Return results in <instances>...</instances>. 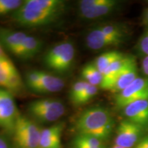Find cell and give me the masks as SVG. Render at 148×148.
Listing matches in <instances>:
<instances>
[{"instance_id": "36", "label": "cell", "mask_w": 148, "mask_h": 148, "mask_svg": "<svg viewBox=\"0 0 148 148\" xmlns=\"http://www.w3.org/2000/svg\"><path fill=\"white\" fill-rule=\"evenodd\" d=\"M111 148H125V147H119V146H117V145H114L113 147H111Z\"/></svg>"}, {"instance_id": "22", "label": "cell", "mask_w": 148, "mask_h": 148, "mask_svg": "<svg viewBox=\"0 0 148 148\" xmlns=\"http://www.w3.org/2000/svg\"><path fill=\"white\" fill-rule=\"evenodd\" d=\"M73 143L77 144L85 147H101L104 146L103 140L98 139L97 138L92 136H84V135L77 134L73 140Z\"/></svg>"}, {"instance_id": "17", "label": "cell", "mask_w": 148, "mask_h": 148, "mask_svg": "<svg viewBox=\"0 0 148 148\" xmlns=\"http://www.w3.org/2000/svg\"><path fill=\"white\" fill-rule=\"evenodd\" d=\"M42 47L41 40L33 36L27 35L15 56L23 60H28L38 54Z\"/></svg>"}, {"instance_id": "14", "label": "cell", "mask_w": 148, "mask_h": 148, "mask_svg": "<svg viewBox=\"0 0 148 148\" xmlns=\"http://www.w3.org/2000/svg\"><path fill=\"white\" fill-rule=\"evenodd\" d=\"M86 44L92 50H100L110 46L118 45L121 42L107 36L97 27L88 32L86 38Z\"/></svg>"}, {"instance_id": "4", "label": "cell", "mask_w": 148, "mask_h": 148, "mask_svg": "<svg viewBox=\"0 0 148 148\" xmlns=\"http://www.w3.org/2000/svg\"><path fill=\"white\" fill-rule=\"evenodd\" d=\"M41 130L32 120L19 114L13 132L18 148H40Z\"/></svg>"}, {"instance_id": "3", "label": "cell", "mask_w": 148, "mask_h": 148, "mask_svg": "<svg viewBox=\"0 0 148 148\" xmlns=\"http://www.w3.org/2000/svg\"><path fill=\"white\" fill-rule=\"evenodd\" d=\"M75 49L69 41L59 42L47 51L44 62L48 68L58 73L67 71L75 58Z\"/></svg>"}, {"instance_id": "6", "label": "cell", "mask_w": 148, "mask_h": 148, "mask_svg": "<svg viewBox=\"0 0 148 148\" xmlns=\"http://www.w3.org/2000/svg\"><path fill=\"white\" fill-rule=\"evenodd\" d=\"M119 4L116 0H82L78 3L79 14L85 19H95L113 12Z\"/></svg>"}, {"instance_id": "16", "label": "cell", "mask_w": 148, "mask_h": 148, "mask_svg": "<svg viewBox=\"0 0 148 148\" xmlns=\"http://www.w3.org/2000/svg\"><path fill=\"white\" fill-rule=\"evenodd\" d=\"M27 36V34L19 31L0 27V41L8 51L14 55Z\"/></svg>"}, {"instance_id": "9", "label": "cell", "mask_w": 148, "mask_h": 148, "mask_svg": "<svg viewBox=\"0 0 148 148\" xmlns=\"http://www.w3.org/2000/svg\"><path fill=\"white\" fill-rule=\"evenodd\" d=\"M142 127L128 119L123 120L116 130L115 145L125 148H132L139 140Z\"/></svg>"}, {"instance_id": "30", "label": "cell", "mask_w": 148, "mask_h": 148, "mask_svg": "<svg viewBox=\"0 0 148 148\" xmlns=\"http://www.w3.org/2000/svg\"><path fill=\"white\" fill-rule=\"evenodd\" d=\"M135 148H148V136H145L138 143Z\"/></svg>"}, {"instance_id": "1", "label": "cell", "mask_w": 148, "mask_h": 148, "mask_svg": "<svg viewBox=\"0 0 148 148\" xmlns=\"http://www.w3.org/2000/svg\"><path fill=\"white\" fill-rule=\"evenodd\" d=\"M65 10L62 0H25L12 13L14 22L23 27H42L58 19Z\"/></svg>"}, {"instance_id": "23", "label": "cell", "mask_w": 148, "mask_h": 148, "mask_svg": "<svg viewBox=\"0 0 148 148\" xmlns=\"http://www.w3.org/2000/svg\"><path fill=\"white\" fill-rule=\"evenodd\" d=\"M21 0H0V16L14 12L23 4Z\"/></svg>"}, {"instance_id": "8", "label": "cell", "mask_w": 148, "mask_h": 148, "mask_svg": "<svg viewBox=\"0 0 148 148\" xmlns=\"http://www.w3.org/2000/svg\"><path fill=\"white\" fill-rule=\"evenodd\" d=\"M148 99V77H137L115 97V105L118 108H124L134 101Z\"/></svg>"}, {"instance_id": "10", "label": "cell", "mask_w": 148, "mask_h": 148, "mask_svg": "<svg viewBox=\"0 0 148 148\" xmlns=\"http://www.w3.org/2000/svg\"><path fill=\"white\" fill-rule=\"evenodd\" d=\"M123 112L129 121L141 127L148 125V99L130 103L123 108Z\"/></svg>"}, {"instance_id": "34", "label": "cell", "mask_w": 148, "mask_h": 148, "mask_svg": "<svg viewBox=\"0 0 148 148\" xmlns=\"http://www.w3.org/2000/svg\"><path fill=\"white\" fill-rule=\"evenodd\" d=\"M144 19H145V21L148 24V9L146 10L145 14H144Z\"/></svg>"}, {"instance_id": "2", "label": "cell", "mask_w": 148, "mask_h": 148, "mask_svg": "<svg viewBox=\"0 0 148 148\" xmlns=\"http://www.w3.org/2000/svg\"><path fill=\"white\" fill-rule=\"evenodd\" d=\"M114 119L106 108L94 106L86 109L75 121L77 134L92 136L104 140L112 134Z\"/></svg>"}, {"instance_id": "26", "label": "cell", "mask_w": 148, "mask_h": 148, "mask_svg": "<svg viewBox=\"0 0 148 148\" xmlns=\"http://www.w3.org/2000/svg\"><path fill=\"white\" fill-rule=\"evenodd\" d=\"M98 92L97 86H94V85L87 84L86 88L82 92V95H80L79 99L77 100L75 106H79V105L84 104L87 103L88 101H90L92 97H94L96 95V94Z\"/></svg>"}, {"instance_id": "19", "label": "cell", "mask_w": 148, "mask_h": 148, "mask_svg": "<svg viewBox=\"0 0 148 148\" xmlns=\"http://www.w3.org/2000/svg\"><path fill=\"white\" fill-rule=\"evenodd\" d=\"M82 76L85 82L94 86H100L103 79V74L97 69L93 64L88 63L82 68Z\"/></svg>"}, {"instance_id": "35", "label": "cell", "mask_w": 148, "mask_h": 148, "mask_svg": "<svg viewBox=\"0 0 148 148\" xmlns=\"http://www.w3.org/2000/svg\"><path fill=\"white\" fill-rule=\"evenodd\" d=\"M142 71H143V73L145 74V75L148 76V66H146V67H142Z\"/></svg>"}, {"instance_id": "31", "label": "cell", "mask_w": 148, "mask_h": 148, "mask_svg": "<svg viewBox=\"0 0 148 148\" xmlns=\"http://www.w3.org/2000/svg\"><path fill=\"white\" fill-rule=\"evenodd\" d=\"M146 66H148V56L143 58L142 62V67H146Z\"/></svg>"}, {"instance_id": "29", "label": "cell", "mask_w": 148, "mask_h": 148, "mask_svg": "<svg viewBox=\"0 0 148 148\" xmlns=\"http://www.w3.org/2000/svg\"><path fill=\"white\" fill-rule=\"evenodd\" d=\"M0 148H12L6 138L0 134Z\"/></svg>"}, {"instance_id": "27", "label": "cell", "mask_w": 148, "mask_h": 148, "mask_svg": "<svg viewBox=\"0 0 148 148\" xmlns=\"http://www.w3.org/2000/svg\"><path fill=\"white\" fill-rule=\"evenodd\" d=\"M137 47L140 54L145 56H148V30L144 32L140 37Z\"/></svg>"}, {"instance_id": "11", "label": "cell", "mask_w": 148, "mask_h": 148, "mask_svg": "<svg viewBox=\"0 0 148 148\" xmlns=\"http://www.w3.org/2000/svg\"><path fill=\"white\" fill-rule=\"evenodd\" d=\"M133 58L134 57L132 56H123L121 59L112 62L103 72V79L99 86L103 90H110L116 77Z\"/></svg>"}, {"instance_id": "21", "label": "cell", "mask_w": 148, "mask_h": 148, "mask_svg": "<svg viewBox=\"0 0 148 148\" xmlns=\"http://www.w3.org/2000/svg\"><path fill=\"white\" fill-rule=\"evenodd\" d=\"M16 69L8 56L0 57V87L5 88L11 73Z\"/></svg>"}, {"instance_id": "12", "label": "cell", "mask_w": 148, "mask_h": 148, "mask_svg": "<svg viewBox=\"0 0 148 148\" xmlns=\"http://www.w3.org/2000/svg\"><path fill=\"white\" fill-rule=\"evenodd\" d=\"M40 78L32 88V90L40 93H53L60 91L64 87V82L60 77L54 76L45 71H40Z\"/></svg>"}, {"instance_id": "15", "label": "cell", "mask_w": 148, "mask_h": 148, "mask_svg": "<svg viewBox=\"0 0 148 148\" xmlns=\"http://www.w3.org/2000/svg\"><path fill=\"white\" fill-rule=\"evenodd\" d=\"M62 130V123H58L41 130L40 148H60Z\"/></svg>"}, {"instance_id": "33", "label": "cell", "mask_w": 148, "mask_h": 148, "mask_svg": "<svg viewBox=\"0 0 148 148\" xmlns=\"http://www.w3.org/2000/svg\"><path fill=\"white\" fill-rule=\"evenodd\" d=\"M1 56H6V54H5L4 51H3L2 49V46H1V43H0V57Z\"/></svg>"}, {"instance_id": "25", "label": "cell", "mask_w": 148, "mask_h": 148, "mask_svg": "<svg viewBox=\"0 0 148 148\" xmlns=\"http://www.w3.org/2000/svg\"><path fill=\"white\" fill-rule=\"evenodd\" d=\"M88 83L84 80H79L75 82L72 85V87L70 90L69 98L72 103L75 106L77 100L79 99L80 95H82V92L86 88Z\"/></svg>"}, {"instance_id": "13", "label": "cell", "mask_w": 148, "mask_h": 148, "mask_svg": "<svg viewBox=\"0 0 148 148\" xmlns=\"http://www.w3.org/2000/svg\"><path fill=\"white\" fill-rule=\"evenodd\" d=\"M137 78V66L135 58H133L130 63L122 70L114 81L110 91L114 93H119L125 89Z\"/></svg>"}, {"instance_id": "28", "label": "cell", "mask_w": 148, "mask_h": 148, "mask_svg": "<svg viewBox=\"0 0 148 148\" xmlns=\"http://www.w3.org/2000/svg\"><path fill=\"white\" fill-rule=\"evenodd\" d=\"M40 78V71H32L28 72L26 75V82L27 86L32 89L35 85L39 82Z\"/></svg>"}, {"instance_id": "5", "label": "cell", "mask_w": 148, "mask_h": 148, "mask_svg": "<svg viewBox=\"0 0 148 148\" xmlns=\"http://www.w3.org/2000/svg\"><path fill=\"white\" fill-rule=\"evenodd\" d=\"M28 112L36 121L49 123L57 121L65 112V106L60 100L52 98L36 99L29 103Z\"/></svg>"}, {"instance_id": "18", "label": "cell", "mask_w": 148, "mask_h": 148, "mask_svg": "<svg viewBox=\"0 0 148 148\" xmlns=\"http://www.w3.org/2000/svg\"><path fill=\"white\" fill-rule=\"evenodd\" d=\"M124 56L123 53L117 51H110L108 52L101 53L100 56L95 59L93 64L97 67V69L103 73L109 66L114 61L121 59Z\"/></svg>"}, {"instance_id": "24", "label": "cell", "mask_w": 148, "mask_h": 148, "mask_svg": "<svg viewBox=\"0 0 148 148\" xmlns=\"http://www.w3.org/2000/svg\"><path fill=\"white\" fill-rule=\"evenodd\" d=\"M22 86H23V82L20 74L18 73L16 69H15L11 73L5 89L8 90L10 92H18L21 89Z\"/></svg>"}, {"instance_id": "32", "label": "cell", "mask_w": 148, "mask_h": 148, "mask_svg": "<svg viewBox=\"0 0 148 148\" xmlns=\"http://www.w3.org/2000/svg\"><path fill=\"white\" fill-rule=\"evenodd\" d=\"M73 148H93V147H85V146H82L80 145H77V144L73 143ZM96 148H105V146H103V147H96Z\"/></svg>"}, {"instance_id": "20", "label": "cell", "mask_w": 148, "mask_h": 148, "mask_svg": "<svg viewBox=\"0 0 148 148\" xmlns=\"http://www.w3.org/2000/svg\"><path fill=\"white\" fill-rule=\"evenodd\" d=\"M98 28L110 38L118 40L121 43L126 36V30L123 25L119 24H106L98 26Z\"/></svg>"}, {"instance_id": "7", "label": "cell", "mask_w": 148, "mask_h": 148, "mask_svg": "<svg viewBox=\"0 0 148 148\" xmlns=\"http://www.w3.org/2000/svg\"><path fill=\"white\" fill-rule=\"evenodd\" d=\"M19 113L12 93L0 87V127L10 134H13Z\"/></svg>"}]
</instances>
